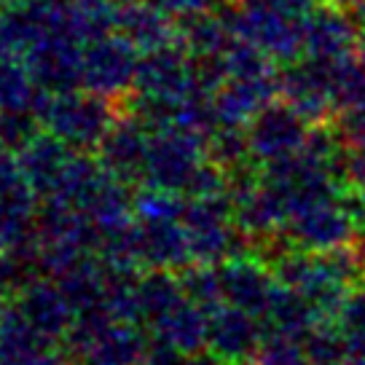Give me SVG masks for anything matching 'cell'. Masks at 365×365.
I'll list each match as a JSON object with an SVG mask.
<instances>
[{
  "mask_svg": "<svg viewBox=\"0 0 365 365\" xmlns=\"http://www.w3.org/2000/svg\"><path fill=\"white\" fill-rule=\"evenodd\" d=\"M352 220L325 205H312L304 215H298V242L309 250H333L346 242Z\"/></svg>",
  "mask_w": 365,
  "mask_h": 365,
  "instance_id": "obj_1",
  "label": "cell"
}]
</instances>
